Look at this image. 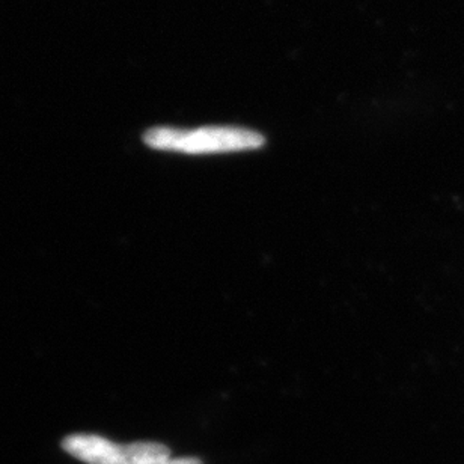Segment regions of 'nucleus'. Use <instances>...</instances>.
<instances>
[{"instance_id": "obj_1", "label": "nucleus", "mask_w": 464, "mask_h": 464, "mask_svg": "<svg viewBox=\"0 0 464 464\" xmlns=\"http://www.w3.org/2000/svg\"><path fill=\"white\" fill-rule=\"evenodd\" d=\"M143 140L148 147L184 154L246 151L261 148L266 143L263 134L240 127H202L197 130L156 127L148 130Z\"/></svg>"}, {"instance_id": "obj_2", "label": "nucleus", "mask_w": 464, "mask_h": 464, "mask_svg": "<svg viewBox=\"0 0 464 464\" xmlns=\"http://www.w3.org/2000/svg\"><path fill=\"white\" fill-rule=\"evenodd\" d=\"M70 456L86 464H160L170 460L169 448L156 442L113 443L94 434H72L63 439Z\"/></svg>"}, {"instance_id": "obj_3", "label": "nucleus", "mask_w": 464, "mask_h": 464, "mask_svg": "<svg viewBox=\"0 0 464 464\" xmlns=\"http://www.w3.org/2000/svg\"><path fill=\"white\" fill-rule=\"evenodd\" d=\"M160 464H202V461L188 457V459H175V460H168Z\"/></svg>"}]
</instances>
